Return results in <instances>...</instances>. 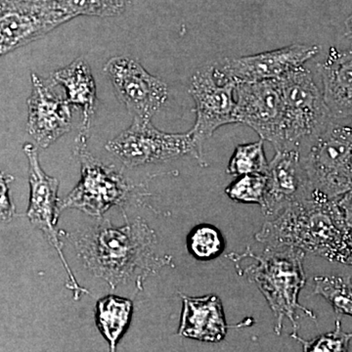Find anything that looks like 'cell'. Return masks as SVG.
I'll list each match as a JSON object with an SVG mask.
<instances>
[{
  "mask_svg": "<svg viewBox=\"0 0 352 352\" xmlns=\"http://www.w3.org/2000/svg\"><path fill=\"white\" fill-rule=\"evenodd\" d=\"M65 235L85 267L112 289L129 281L141 288L146 278L170 263V258L156 256V233L142 219L122 227L104 220L83 232Z\"/></svg>",
  "mask_w": 352,
  "mask_h": 352,
  "instance_id": "obj_1",
  "label": "cell"
},
{
  "mask_svg": "<svg viewBox=\"0 0 352 352\" xmlns=\"http://www.w3.org/2000/svg\"><path fill=\"white\" fill-rule=\"evenodd\" d=\"M349 227L335 199L314 193L266 219L256 234L266 247H292L340 263Z\"/></svg>",
  "mask_w": 352,
  "mask_h": 352,
  "instance_id": "obj_2",
  "label": "cell"
},
{
  "mask_svg": "<svg viewBox=\"0 0 352 352\" xmlns=\"http://www.w3.org/2000/svg\"><path fill=\"white\" fill-rule=\"evenodd\" d=\"M244 254L254 261L242 270L243 273L258 287L270 305L277 335L281 333L286 319L293 325V333H298V310L316 321V315L298 302L307 282L303 270L305 252L292 247H266L259 256H254L250 249Z\"/></svg>",
  "mask_w": 352,
  "mask_h": 352,
  "instance_id": "obj_3",
  "label": "cell"
},
{
  "mask_svg": "<svg viewBox=\"0 0 352 352\" xmlns=\"http://www.w3.org/2000/svg\"><path fill=\"white\" fill-rule=\"evenodd\" d=\"M333 119L300 146L303 168L317 193L335 199L352 190V120Z\"/></svg>",
  "mask_w": 352,
  "mask_h": 352,
  "instance_id": "obj_4",
  "label": "cell"
},
{
  "mask_svg": "<svg viewBox=\"0 0 352 352\" xmlns=\"http://www.w3.org/2000/svg\"><path fill=\"white\" fill-rule=\"evenodd\" d=\"M283 96V122L279 149H295L314 138L333 120L323 91L305 67L279 78Z\"/></svg>",
  "mask_w": 352,
  "mask_h": 352,
  "instance_id": "obj_5",
  "label": "cell"
},
{
  "mask_svg": "<svg viewBox=\"0 0 352 352\" xmlns=\"http://www.w3.org/2000/svg\"><path fill=\"white\" fill-rule=\"evenodd\" d=\"M87 138L78 135L76 154L82 166V178L60 203L61 210L76 208L94 217H101L113 206H122L136 193L113 166L102 163L87 149Z\"/></svg>",
  "mask_w": 352,
  "mask_h": 352,
  "instance_id": "obj_6",
  "label": "cell"
},
{
  "mask_svg": "<svg viewBox=\"0 0 352 352\" xmlns=\"http://www.w3.org/2000/svg\"><path fill=\"white\" fill-rule=\"evenodd\" d=\"M105 148L129 168L164 163L186 155L196 157L201 155L191 131L166 133L153 126L151 120L136 117L131 126L108 141Z\"/></svg>",
  "mask_w": 352,
  "mask_h": 352,
  "instance_id": "obj_7",
  "label": "cell"
},
{
  "mask_svg": "<svg viewBox=\"0 0 352 352\" xmlns=\"http://www.w3.org/2000/svg\"><path fill=\"white\" fill-rule=\"evenodd\" d=\"M74 18L61 0H1L0 55L43 38Z\"/></svg>",
  "mask_w": 352,
  "mask_h": 352,
  "instance_id": "obj_8",
  "label": "cell"
},
{
  "mask_svg": "<svg viewBox=\"0 0 352 352\" xmlns=\"http://www.w3.org/2000/svg\"><path fill=\"white\" fill-rule=\"evenodd\" d=\"M236 83L222 75L217 63L197 69L190 80L189 94L195 102L196 122L191 129L198 147L219 127L237 124Z\"/></svg>",
  "mask_w": 352,
  "mask_h": 352,
  "instance_id": "obj_9",
  "label": "cell"
},
{
  "mask_svg": "<svg viewBox=\"0 0 352 352\" xmlns=\"http://www.w3.org/2000/svg\"><path fill=\"white\" fill-rule=\"evenodd\" d=\"M28 162H29L30 203L27 217L32 226L41 230L46 240L53 245L59 254L62 263L69 276L67 284L74 293V298L78 300L83 294H89L87 289L78 285L76 277L64 258L63 244L61 234L57 229L61 207L58 198L60 182L57 178L46 175L39 164L38 149L32 143L23 146Z\"/></svg>",
  "mask_w": 352,
  "mask_h": 352,
  "instance_id": "obj_10",
  "label": "cell"
},
{
  "mask_svg": "<svg viewBox=\"0 0 352 352\" xmlns=\"http://www.w3.org/2000/svg\"><path fill=\"white\" fill-rule=\"evenodd\" d=\"M120 101L134 117L151 120L168 100V85L131 56L111 58L104 68Z\"/></svg>",
  "mask_w": 352,
  "mask_h": 352,
  "instance_id": "obj_11",
  "label": "cell"
},
{
  "mask_svg": "<svg viewBox=\"0 0 352 352\" xmlns=\"http://www.w3.org/2000/svg\"><path fill=\"white\" fill-rule=\"evenodd\" d=\"M235 97L238 122L279 149L284 110L279 78L237 83Z\"/></svg>",
  "mask_w": 352,
  "mask_h": 352,
  "instance_id": "obj_12",
  "label": "cell"
},
{
  "mask_svg": "<svg viewBox=\"0 0 352 352\" xmlns=\"http://www.w3.org/2000/svg\"><path fill=\"white\" fill-rule=\"evenodd\" d=\"M320 47L308 44H292L279 50L239 58H226L217 62L222 75L239 82L273 80L300 68L308 60L316 56Z\"/></svg>",
  "mask_w": 352,
  "mask_h": 352,
  "instance_id": "obj_13",
  "label": "cell"
},
{
  "mask_svg": "<svg viewBox=\"0 0 352 352\" xmlns=\"http://www.w3.org/2000/svg\"><path fill=\"white\" fill-rule=\"evenodd\" d=\"M263 212L266 219L314 193L302 162L300 148L276 151L268 166Z\"/></svg>",
  "mask_w": 352,
  "mask_h": 352,
  "instance_id": "obj_14",
  "label": "cell"
},
{
  "mask_svg": "<svg viewBox=\"0 0 352 352\" xmlns=\"http://www.w3.org/2000/svg\"><path fill=\"white\" fill-rule=\"evenodd\" d=\"M28 99L27 131L39 147H50L72 129L71 104L54 94L36 74H32Z\"/></svg>",
  "mask_w": 352,
  "mask_h": 352,
  "instance_id": "obj_15",
  "label": "cell"
},
{
  "mask_svg": "<svg viewBox=\"0 0 352 352\" xmlns=\"http://www.w3.org/2000/svg\"><path fill=\"white\" fill-rule=\"evenodd\" d=\"M180 296L183 308L178 335L206 342L224 340L229 326L219 296H188L183 294Z\"/></svg>",
  "mask_w": 352,
  "mask_h": 352,
  "instance_id": "obj_16",
  "label": "cell"
},
{
  "mask_svg": "<svg viewBox=\"0 0 352 352\" xmlns=\"http://www.w3.org/2000/svg\"><path fill=\"white\" fill-rule=\"evenodd\" d=\"M323 95L333 119L352 120V46L332 47L319 64Z\"/></svg>",
  "mask_w": 352,
  "mask_h": 352,
  "instance_id": "obj_17",
  "label": "cell"
},
{
  "mask_svg": "<svg viewBox=\"0 0 352 352\" xmlns=\"http://www.w3.org/2000/svg\"><path fill=\"white\" fill-rule=\"evenodd\" d=\"M52 82L64 87L66 100L72 106L82 109V124L80 136L87 139L96 102V85L89 65L85 58H76L68 66L54 72Z\"/></svg>",
  "mask_w": 352,
  "mask_h": 352,
  "instance_id": "obj_18",
  "label": "cell"
},
{
  "mask_svg": "<svg viewBox=\"0 0 352 352\" xmlns=\"http://www.w3.org/2000/svg\"><path fill=\"white\" fill-rule=\"evenodd\" d=\"M131 300L117 296H107L96 305V324L111 351H116L118 342L131 323Z\"/></svg>",
  "mask_w": 352,
  "mask_h": 352,
  "instance_id": "obj_19",
  "label": "cell"
},
{
  "mask_svg": "<svg viewBox=\"0 0 352 352\" xmlns=\"http://www.w3.org/2000/svg\"><path fill=\"white\" fill-rule=\"evenodd\" d=\"M314 294L332 305L336 314L352 317V281L342 275L314 277Z\"/></svg>",
  "mask_w": 352,
  "mask_h": 352,
  "instance_id": "obj_20",
  "label": "cell"
},
{
  "mask_svg": "<svg viewBox=\"0 0 352 352\" xmlns=\"http://www.w3.org/2000/svg\"><path fill=\"white\" fill-rule=\"evenodd\" d=\"M187 249L190 254L201 261H212L224 251L226 243L219 229L210 224H200L187 236Z\"/></svg>",
  "mask_w": 352,
  "mask_h": 352,
  "instance_id": "obj_21",
  "label": "cell"
},
{
  "mask_svg": "<svg viewBox=\"0 0 352 352\" xmlns=\"http://www.w3.org/2000/svg\"><path fill=\"white\" fill-rule=\"evenodd\" d=\"M263 141L261 139L256 142L238 145L227 166V173L241 176L267 173L270 164L264 153Z\"/></svg>",
  "mask_w": 352,
  "mask_h": 352,
  "instance_id": "obj_22",
  "label": "cell"
},
{
  "mask_svg": "<svg viewBox=\"0 0 352 352\" xmlns=\"http://www.w3.org/2000/svg\"><path fill=\"white\" fill-rule=\"evenodd\" d=\"M267 189L266 173H252L238 176L226 189L229 199L241 204H256L263 208Z\"/></svg>",
  "mask_w": 352,
  "mask_h": 352,
  "instance_id": "obj_23",
  "label": "cell"
},
{
  "mask_svg": "<svg viewBox=\"0 0 352 352\" xmlns=\"http://www.w3.org/2000/svg\"><path fill=\"white\" fill-rule=\"evenodd\" d=\"M65 8L74 17H115L126 10L124 0H61Z\"/></svg>",
  "mask_w": 352,
  "mask_h": 352,
  "instance_id": "obj_24",
  "label": "cell"
},
{
  "mask_svg": "<svg viewBox=\"0 0 352 352\" xmlns=\"http://www.w3.org/2000/svg\"><path fill=\"white\" fill-rule=\"evenodd\" d=\"M291 338L302 344L303 351L346 352L349 351L352 332H344L342 322L337 319L336 328L333 332L324 333L309 340L298 337V333H292Z\"/></svg>",
  "mask_w": 352,
  "mask_h": 352,
  "instance_id": "obj_25",
  "label": "cell"
},
{
  "mask_svg": "<svg viewBox=\"0 0 352 352\" xmlns=\"http://www.w3.org/2000/svg\"><path fill=\"white\" fill-rule=\"evenodd\" d=\"M13 177L11 175L1 173V180H0V215H1L2 223H7L11 221L15 217V208H14L12 201L10 200L9 195V186L12 182Z\"/></svg>",
  "mask_w": 352,
  "mask_h": 352,
  "instance_id": "obj_26",
  "label": "cell"
},
{
  "mask_svg": "<svg viewBox=\"0 0 352 352\" xmlns=\"http://www.w3.org/2000/svg\"><path fill=\"white\" fill-rule=\"evenodd\" d=\"M349 228L352 229V190L336 198Z\"/></svg>",
  "mask_w": 352,
  "mask_h": 352,
  "instance_id": "obj_27",
  "label": "cell"
},
{
  "mask_svg": "<svg viewBox=\"0 0 352 352\" xmlns=\"http://www.w3.org/2000/svg\"><path fill=\"white\" fill-rule=\"evenodd\" d=\"M340 263L352 266V229L349 228Z\"/></svg>",
  "mask_w": 352,
  "mask_h": 352,
  "instance_id": "obj_28",
  "label": "cell"
},
{
  "mask_svg": "<svg viewBox=\"0 0 352 352\" xmlns=\"http://www.w3.org/2000/svg\"><path fill=\"white\" fill-rule=\"evenodd\" d=\"M346 32H344V36L347 38L352 39V14L347 18L346 21Z\"/></svg>",
  "mask_w": 352,
  "mask_h": 352,
  "instance_id": "obj_29",
  "label": "cell"
}]
</instances>
